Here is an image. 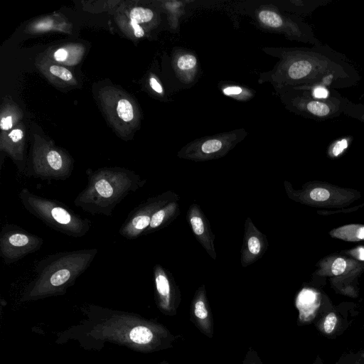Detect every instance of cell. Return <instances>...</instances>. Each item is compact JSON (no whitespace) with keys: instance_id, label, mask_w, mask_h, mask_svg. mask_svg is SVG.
<instances>
[{"instance_id":"cell-1","label":"cell","mask_w":364,"mask_h":364,"mask_svg":"<svg viewBox=\"0 0 364 364\" xmlns=\"http://www.w3.org/2000/svg\"><path fill=\"white\" fill-rule=\"evenodd\" d=\"M83 318L58 333L59 345L75 342L86 350H101L107 343L134 352L152 353L173 348L180 336L155 319L99 306L82 309Z\"/></svg>"},{"instance_id":"cell-2","label":"cell","mask_w":364,"mask_h":364,"mask_svg":"<svg viewBox=\"0 0 364 364\" xmlns=\"http://www.w3.org/2000/svg\"><path fill=\"white\" fill-rule=\"evenodd\" d=\"M306 204L321 207H344L360 198L355 190L344 189L331 184L308 183L299 195Z\"/></svg>"},{"instance_id":"cell-3","label":"cell","mask_w":364,"mask_h":364,"mask_svg":"<svg viewBox=\"0 0 364 364\" xmlns=\"http://www.w3.org/2000/svg\"><path fill=\"white\" fill-rule=\"evenodd\" d=\"M190 320L198 331L208 338L214 336L213 316L204 286L195 293L190 306Z\"/></svg>"},{"instance_id":"cell-4","label":"cell","mask_w":364,"mask_h":364,"mask_svg":"<svg viewBox=\"0 0 364 364\" xmlns=\"http://www.w3.org/2000/svg\"><path fill=\"white\" fill-rule=\"evenodd\" d=\"M156 304L165 316L176 315L181 303L180 291L164 273H158L155 277Z\"/></svg>"},{"instance_id":"cell-5","label":"cell","mask_w":364,"mask_h":364,"mask_svg":"<svg viewBox=\"0 0 364 364\" xmlns=\"http://www.w3.org/2000/svg\"><path fill=\"white\" fill-rule=\"evenodd\" d=\"M361 264L357 260L341 256H332L320 262L318 274L329 277H350L362 270Z\"/></svg>"},{"instance_id":"cell-6","label":"cell","mask_w":364,"mask_h":364,"mask_svg":"<svg viewBox=\"0 0 364 364\" xmlns=\"http://www.w3.org/2000/svg\"><path fill=\"white\" fill-rule=\"evenodd\" d=\"M329 235L333 238L346 242H364V225H345L331 230Z\"/></svg>"},{"instance_id":"cell-7","label":"cell","mask_w":364,"mask_h":364,"mask_svg":"<svg viewBox=\"0 0 364 364\" xmlns=\"http://www.w3.org/2000/svg\"><path fill=\"white\" fill-rule=\"evenodd\" d=\"M314 70L313 64L305 60L293 63L288 69V75L294 80H299L306 77Z\"/></svg>"},{"instance_id":"cell-8","label":"cell","mask_w":364,"mask_h":364,"mask_svg":"<svg viewBox=\"0 0 364 364\" xmlns=\"http://www.w3.org/2000/svg\"><path fill=\"white\" fill-rule=\"evenodd\" d=\"M115 112L124 122H131L134 119V109L132 102L127 98H119L115 105Z\"/></svg>"},{"instance_id":"cell-9","label":"cell","mask_w":364,"mask_h":364,"mask_svg":"<svg viewBox=\"0 0 364 364\" xmlns=\"http://www.w3.org/2000/svg\"><path fill=\"white\" fill-rule=\"evenodd\" d=\"M154 16L151 9L143 7H134L129 11L130 21L138 24L150 21Z\"/></svg>"},{"instance_id":"cell-10","label":"cell","mask_w":364,"mask_h":364,"mask_svg":"<svg viewBox=\"0 0 364 364\" xmlns=\"http://www.w3.org/2000/svg\"><path fill=\"white\" fill-rule=\"evenodd\" d=\"M70 278V272L68 269H60L55 272L50 279V284L52 287L48 295L53 294V292L55 291L58 287L67 283Z\"/></svg>"},{"instance_id":"cell-11","label":"cell","mask_w":364,"mask_h":364,"mask_svg":"<svg viewBox=\"0 0 364 364\" xmlns=\"http://www.w3.org/2000/svg\"><path fill=\"white\" fill-rule=\"evenodd\" d=\"M259 18L264 24L272 28H278L282 25L281 16L272 11H261L259 13Z\"/></svg>"},{"instance_id":"cell-12","label":"cell","mask_w":364,"mask_h":364,"mask_svg":"<svg viewBox=\"0 0 364 364\" xmlns=\"http://www.w3.org/2000/svg\"><path fill=\"white\" fill-rule=\"evenodd\" d=\"M48 213L53 220L61 225H68L73 220L70 213L61 207L53 206L52 208L50 207Z\"/></svg>"},{"instance_id":"cell-13","label":"cell","mask_w":364,"mask_h":364,"mask_svg":"<svg viewBox=\"0 0 364 364\" xmlns=\"http://www.w3.org/2000/svg\"><path fill=\"white\" fill-rule=\"evenodd\" d=\"M189 220L195 235L201 238L203 237V240H205L204 237L206 236L207 230L203 218L198 214H192L190 216Z\"/></svg>"},{"instance_id":"cell-14","label":"cell","mask_w":364,"mask_h":364,"mask_svg":"<svg viewBox=\"0 0 364 364\" xmlns=\"http://www.w3.org/2000/svg\"><path fill=\"white\" fill-rule=\"evenodd\" d=\"M306 109L311 114L318 117H324L330 112V107L326 103L319 101L309 102L306 105Z\"/></svg>"},{"instance_id":"cell-15","label":"cell","mask_w":364,"mask_h":364,"mask_svg":"<svg viewBox=\"0 0 364 364\" xmlns=\"http://www.w3.org/2000/svg\"><path fill=\"white\" fill-rule=\"evenodd\" d=\"M49 71L53 75L64 81H70L73 78L72 73L68 69L62 66L52 65L49 67Z\"/></svg>"},{"instance_id":"cell-16","label":"cell","mask_w":364,"mask_h":364,"mask_svg":"<svg viewBox=\"0 0 364 364\" xmlns=\"http://www.w3.org/2000/svg\"><path fill=\"white\" fill-rule=\"evenodd\" d=\"M97 193L104 198H109L113 195L114 188L106 179H100L95 183Z\"/></svg>"},{"instance_id":"cell-17","label":"cell","mask_w":364,"mask_h":364,"mask_svg":"<svg viewBox=\"0 0 364 364\" xmlns=\"http://www.w3.org/2000/svg\"><path fill=\"white\" fill-rule=\"evenodd\" d=\"M197 64V60L195 56L186 54L181 56L177 61V66L182 70H188L193 69Z\"/></svg>"},{"instance_id":"cell-18","label":"cell","mask_w":364,"mask_h":364,"mask_svg":"<svg viewBox=\"0 0 364 364\" xmlns=\"http://www.w3.org/2000/svg\"><path fill=\"white\" fill-rule=\"evenodd\" d=\"M223 147V143L218 139H209L205 141L200 146V150L204 154H213L220 151Z\"/></svg>"},{"instance_id":"cell-19","label":"cell","mask_w":364,"mask_h":364,"mask_svg":"<svg viewBox=\"0 0 364 364\" xmlns=\"http://www.w3.org/2000/svg\"><path fill=\"white\" fill-rule=\"evenodd\" d=\"M46 160L50 167L54 170H59L63 166V159L57 151H49L46 156Z\"/></svg>"},{"instance_id":"cell-20","label":"cell","mask_w":364,"mask_h":364,"mask_svg":"<svg viewBox=\"0 0 364 364\" xmlns=\"http://www.w3.org/2000/svg\"><path fill=\"white\" fill-rule=\"evenodd\" d=\"M348 141L347 139H342L336 141L329 149V155L332 157H337L347 149Z\"/></svg>"},{"instance_id":"cell-21","label":"cell","mask_w":364,"mask_h":364,"mask_svg":"<svg viewBox=\"0 0 364 364\" xmlns=\"http://www.w3.org/2000/svg\"><path fill=\"white\" fill-rule=\"evenodd\" d=\"M242 364H264L258 353L252 347L247 350Z\"/></svg>"},{"instance_id":"cell-22","label":"cell","mask_w":364,"mask_h":364,"mask_svg":"<svg viewBox=\"0 0 364 364\" xmlns=\"http://www.w3.org/2000/svg\"><path fill=\"white\" fill-rule=\"evenodd\" d=\"M337 323V316L335 313L330 312L325 318L323 328L326 333H331Z\"/></svg>"},{"instance_id":"cell-23","label":"cell","mask_w":364,"mask_h":364,"mask_svg":"<svg viewBox=\"0 0 364 364\" xmlns=\"http://www.w3.org/2000/svg\"><path fill=\"white\" fill-rule=\"evenodd\" d=\"M151 218L146 215H141L135 217L132 222V225L133 227L137 230H141L146 228L148 225H150Z\"/></svg>"},{"instance_id":"cell-24","label":"cell","mask_w":364,"mask_h":364,"mask_svg":"<svg viewBox=\"0 0 364 364\" xmlns=\"http://www.w3.org/2000/svg\"><path fill=\"white\" fill-rule=\"evenodd\" d=\"M247 247L252 255H258L262 247L260 240L255 235L250 237L247 240Z\"/></svg>"},{"instance_id":"cell-25","label":"cell","mask_w":364,"mask_h":364,"mask_svg":"<svg viewBox=\"0 0 364 364\" xmlns=\"http://www.w3.org/2000/svg\"><path fill=\"white\" fill-rule=\"evenodd\" d=\"M167 213L168 208L161 209L156 212L151 218L150 228H155L159 227L164 221Z\"/></svg>"},{"instance_id":"cell-26","label":"cell","mask_w":364,"mask_h":364,"mask_svg":"<svg viewBox=\"0 0 364 364\" xmlns=\"http://www.w3.org/2000/svg\"><path fill=\"white\" fill-rule=\"evenodd\" d=\"M9 242L15 247H23L27 245L29 242L28 237L21 233L12 235L9 237Z\"/></svg>"},{"instance_id":"cell-27","label":"cell","mask_w":364,"mask_h":364,"mask_svg":"<svg viewBox=\"0 0 364 364\" xmlns=\"http://www.w3.org/2000/svg\"><path fill=\"white\" fill-rule=\"evenodd\" d=\"M13 127V118L11 116L1 117L0 127L1 130L7 131Z\"/></svg>"},{"instance_id":"cell-28","label":"cell","mask_w":364,"mask_h":364,"mask_svg":"<svg viewBox=\"0 0 364 364\" xmlns=\"http://www.w3.org/2000/svg\"><path fill=\"white\" fill-rule=\"evenodd\" d=\"M223 92L227 96L237 95L242 92V89L238 86H229L224 88Z\"/></svg>"},{"instance_id":"cell-29","label":"cell","mask_w":364,"mask_h":364,"mask_svg":"<svg viewBox=\"0 0 364 364\" xmlns=\"http://www.w3.org/2000/svg\"><path fill=\"white\" fill-rule=\"evenodd\" d=\"M23 131L20 129H14L9 134V137L14 142H18L23 139Z\"/></svg>"},{"instance_id":"cell-30","label":"cell","mask_w":364,"mask_h":364,"mask_svg":"<svg viewBox=\"0 0 364 364\" xmlns=\"http://www.w3.org/2000/svg\"><path fill=\"white\" fill-rule=\"evenodd\" d=\"M68 51L64 48H59L53 54L54 59L57 61H64L68 58Z\"/></svg>"},{"instance_id":"cell-31","label":"cell","mask_w":364,"mask_h":364,"mask_svg":"<svg viewBox=\"0 0 364 364\" xmlns=\"http://www.w3.org/2000/svg\"><path fill=\"white\" fill-rule=\"evenodd\" d=\"M129 25L132 28L134 34L136 37L141 38L144 35V31L139 24L130 21Z\"/></svg>"},{"instance_id":"cell-32","label":"cell","mask_w":364,"mask_h":364,"mask_svg":"<svg viewBox=\"0 0 364 364\" xmlns=\"http://www.w3.org/2000/svg\"><path fill=\"white\" fill-rule=\"evenodd\" d=\"M313 95L316 98H326L328 95V92L324 87H317L314 90Z\"/></svg>"},{"instance_id":"cell-33","label":"cell","mask_w":364,"mask_h":364,"mask_svg":"<svg viewBox=\"0 0 364 364\" xmlns=\"http://www.w3.org/2000/svg\"><path fill=\"white\" fill-rule=\"evenodd\" d=\"M350 255H353L357 259L364 260V248L363 247H358L355 250H352L350 251Z\"/></svg>"},{"instance_id":"cell-34","label":"cell","mask_w":364,"mask_h":364,"mask_svg":"<svg viewBox=\"0 0 364 364\" xmlns=\"http://www.w3.org/2000/svg\"><path fill=\"white\" fill-rule=\"evenodd\" d=\"M149 84H150L151 87L157 93L161 94L163 92V88H162L161 85L154 77L150 78Z\"/></svg>"},{"instance_id":"cell-35","label":"cell","mask_w":364,"mask_h":364,"mask_svg":"<svg viewBox=\"0 0 364 364\" xmlns=\"http://www.w3.org/2000/svg\"><path fill=\"white\" fill-rule=\"evenodd\" d=\"M313 364H323L321 359L319 356H318Z\"/></svg>"},{"instance_id":"cell-36","label":"cell","mask_w":364,"mask_h":364,"mask_svg":"<svg viewBox=\"0 0 364 364\" xmlns=\"http://www.w3.org/2000/svg\"><path fill=\"white\" fill-rule=\"evenodd\" d=\"M158 364H173L167 361L166 360H163L161 362H159Z\"/></svg>"}]
</instances>
